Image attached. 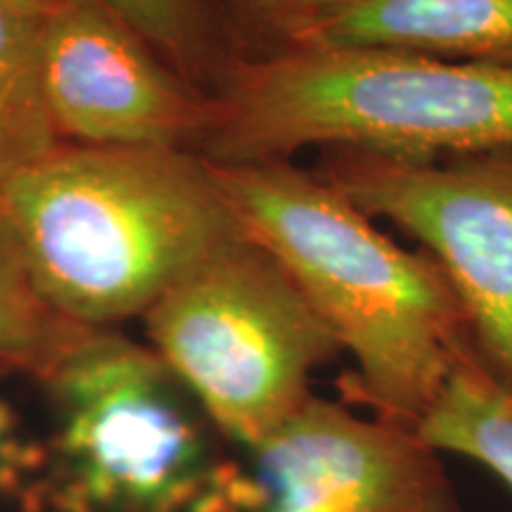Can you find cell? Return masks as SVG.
<instances>
[{"label":"cell","instance_id":"cell-1","mask_svg":"<svg viewBox=\"0 0 512 512\" xmlns=\"http://www.w3.org/2000/svg\"><path fill=\"white\" fill-rule=\"evenodd\" d=\"M204 162L242 238L292 275L356 361L358 399L418 427L470 349L437 261L394 245L337 188L283 162Z\"/></svg>","mask_w":512,"mask_h":512},{"label":"cell","instance_id":"cell-2","mask_svg":"<svg viewBox=\"0 0 512 512\" xmlns=\"http://www.w3.org/2000/svg\"><path fill=\"white\" fill-rule=\"evenodd\" d=\"M38 294L76 323L143 316L240 238L207 162L159 147H55L0 190Z\"/></svg>","mask_w":512,"mask_h":512},{"label":"cell","instance_id":"cell-3","mask_svg":"<svg viewBox=\"0 0 512 512\" xmlns=\"http://www.w3.org/2000/svg\"><path fill=\"white\" fill-rule=\"evenodd\" d=\"M204 133L216 164L283 162L313 145L399 162L512 152V64L294 48L238 69Z\"/></svg>","mask_w":512,"mask_h":512},{"label":"cell","instance_id":"cell-4","mask_svg":"<svg viewBox=\"0 0 512 512\" xmlns=\"http://www.w3.org/2000/svg\"><path fill=\"white\" fill-rule=\"evenodd\" d=\"M38 384L53 430L36 510L252 512L254 477L214 451L197 401L152 347L93 328Z\"/></svg>","mask_w":512,"mask_h":512},{"label":"cell","instance_id":"cell-5","mask_svg":"<svg viewBox=\"0 0 512 512\" xmlns=\"http://www.w3.org/2000/svg\"><path fill=\"white\" fill-rule=\"evenodd\" d=\"M140 318L211 425L247 451L311 399L313 373L342 354L292 275L242 235L183 273Z\"/></svg>","mask_w":512,"mask_h":512},{"label":"cell","instance_id":"cell-6","mask_svg":"<svg viewBox=\"0 0 512 512\" xmlns=\"http://www.w3.org/2000/svg\"><path fill=\"white\" fill-rule=\"evenodd\" d=\"M370 219L430 249L463 309L472 354L512 392V155L458 164L344 157L330 178Z\"/></svg>","mask_w":512,"mask_h":512},{"label":"cell","instance_id":"cell-7","mask_svg":"<svg viewBox=\"0 0 512 512\" xmlns=\"http://www.w3.org/2000/svg\"><path fill=\"white\" fill-rule=\"evenodd\" d=\"M249 453L252 512H460L441 453L415 427L316 394Z\"/></svg>","mask_w":512,"mask_h":512},{"label":"cell","instance_id":"cell-8","mask_svg":"<svg viewBox=\"0 0 512 512\" xmlns=\"http://www.w3.org/2000/svg\"><path fill=\"white\" fill-rule=\"evenodd\" d=\"M38 60L57 136L95 147H159L204 131L209 107L147 55L102 0H62L38 22Z\"/></svg>","mask_w":512,"mask_h":512},{"label":"cell","instance_id":"cell-9","mask_svg":"<svg viewBox=\"0 0 512 512\" xmlns=\"http://www.w3.org/2000/svg\"><path fill=\"white\" fill-rule=\"evenodd\" d=\"M285 34L294 48L512 64V0H316Z\"/></svg>","mask_w":512,"mask_h":512},{"label":"cell","instance_id":"cell-10","mask_svg":"<svg viewBox=\"0 0 512 512\" xmlns=\"http://www.w3.org/2000/svg\"><path fill=\"white\" fill-rule=\"evenodd\" d=\"M415 430L439 453L484 465L512 491V392L477 361L472 349L458 356Z\"/></svg>","mask_w":512,"mask_h":512},{"label":"cell","instance_id":"cell-11","mask_svg":"<svg viewBox=\"0 0 512 512\" xmlns=\"http://www.w3.org/2000/svg\"><path fill=\"white\" fill-rule=\"evenodd\" d=\"M38 22L0 0V190L57 147L41 86Z\"/></svg>","mask_w":512,"mask_h":512},{"label":"cell","instance_id":"cell-12","mask_svg":"<svg viewBox=\"0 0 512 512\" xmlns=\"http://www.w3.org/2000/svg\"><path fill=\"white\" fill-rule=\"evenodd\" d=\"M91 330L38 294L0 209V366L41 382Z\"/></svg>","mask_w":512,"mask_h":512},{"label":"cell","instance_id":"cell-13","mask_svg":"<svg viewBox=\"0 0 512 512\" xmlns=\"http://www.w3.org/2000/svg\"><path fill=\"white\" fill-rule=\"evenodd\" d=\"M10 373L0 366V375ZM43 467V444L31 437L15 406L0 394V501L31 505Z\"/></svg>","mask_w":512,"mask_h":512},{"label":"cell","instance_id":"cell-14","mask_svg":"<svg viewBox=\"0 0 512 512\" xmlns=\"http://www.w3.org/2000/svg\"><path fill=\"white\" fill-rule=\"evenodd\" d=\"M140 38L183 50L192 36L190 0H102Z\"/></svg>","mask_w":512,"mask_h":512},{"label":"cell","instance_id":"cell-15","mask_svg":"<svg viewBox=\"0 0 512 512\" xmlns=\"http://www.w3.org/2000/svg\"><path fill=\"white\" fill-rule=\"evenodd\" d=\"M242 3L249 10H254L256 15L271 19L273 24L287 31L316 0H242Z\"/></svg>","mask_w":512,"mask_h":512},{"label":"cell","instance_id":"cell-16","mask_svg":"<svg viewBox=\"0 0 512 512\" xmlns=\"http://www.w3.org/2000/svg\"><path fill=\"white\" fill-rule=\"evenodd\" d=\"M5 3H10L12 8L22 12V15L34 17V19H43L55 10L57 5L62 3V0H5Z\"/></svg>","mask_w":512,"mask_h":512}]
</instances>
